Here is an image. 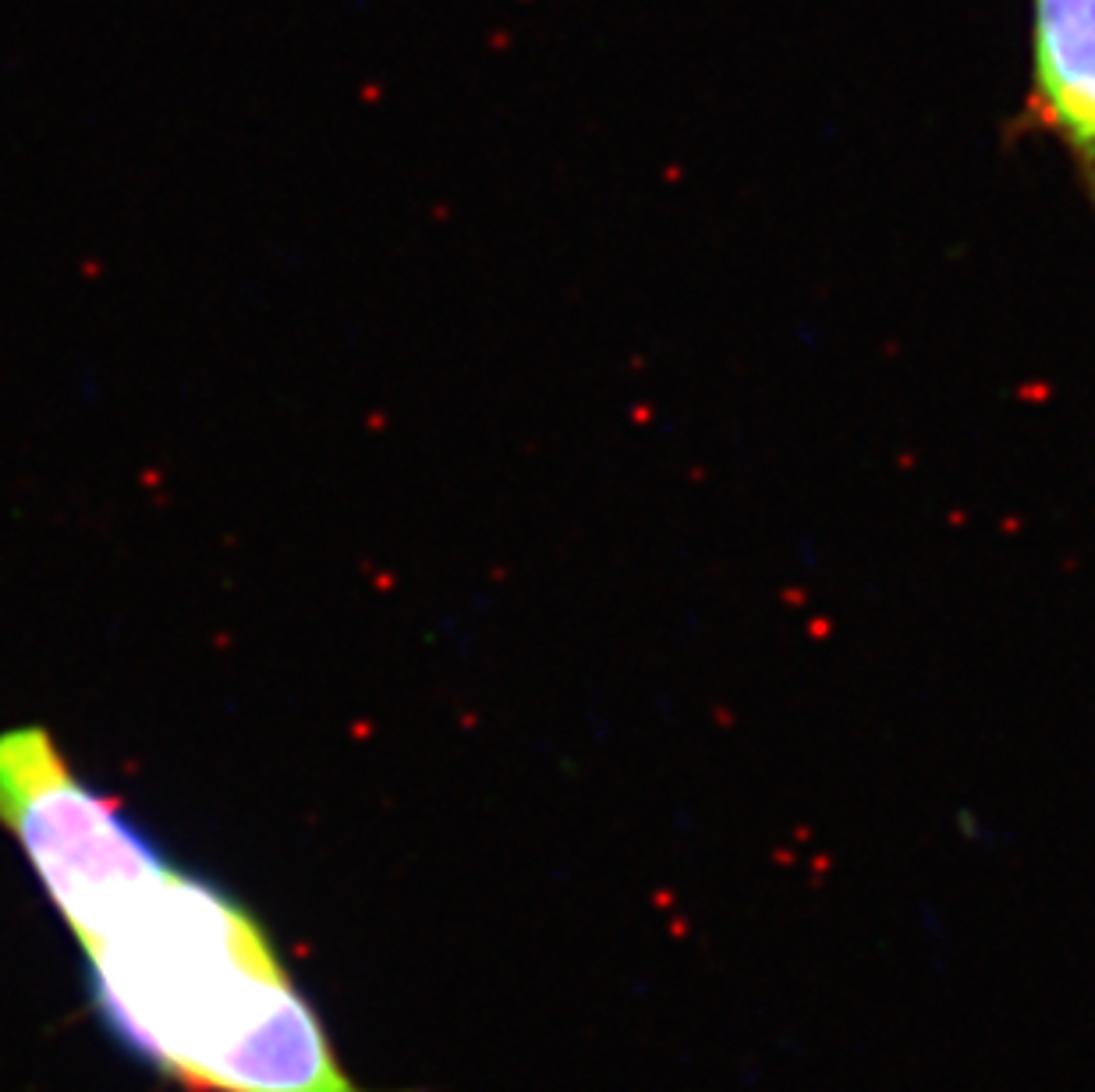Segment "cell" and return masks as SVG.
Segmentation results:
<instances>
[{"mask_svg":"<svg viewBox=\"0 0 1095 1092\" xmlns=\"http://www.w3.org/2000/svg\"><path fill=\"white\" fill-rule=\"evenodd\" d=\"M1010 132L1053 138L1095 206V0H1028V96Z\"/></svg>","mask_w":1095,"mask_h":1092,"instance_id":"obj_3","label":"cell"},{"mask_svg":"<svg viewBox=\"0 0 1095 1092\" xmlns=\"http://www.w3.org/2000/svg\"><path fill=\"white\" fill-rule=\"evenodd\" d=\"M0 827L82 951L175 869L121 805L78 777L43 728L0 731Z\"/></svg>","mask_w":1095,"mask_h":1092,"instance_id":"obj_2","label":"cell"},{"mask_svg":"<svg viewBox=\"0 0 1095 1092\" xmlns=\"http://www.w3.org/2000/svg\"><path fill=\"white\" fill-rule=\"evenodd\" d=\"M121 1050L192 1092H373L351 1079L270 933L220 883L171 869L86 947Z\"/></svg>","mask_w":1095,"mask_h":1092,"instance_id":"obj_1","label":"cell"}]
</instances>
